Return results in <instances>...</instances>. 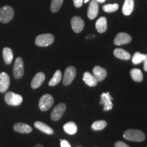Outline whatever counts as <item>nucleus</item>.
I'll list each match as a JSON object with an SVG mask.
<instances>
[{"label": "nucleus", "mask_w": 147, "mask_h": 147, "mask_svg": "<svg viewBox=\"0 0 147 147\" xmlns=\"http://www.w3.org/2000/svg\"><path fill=\"white\" fill-rule=\"evenodd\" d=\"M125 139L132 142H142L145 140V134L138 129H128L123 134Z\"/></svg>", "instance_id": "obj_1"}, {"label": "nucleus", "mask_w": 147, "mask_h": 147, "mask_svg": "<svg viewBox=\"0 0 147 147\" xmlns=\"http://www.w3.org/2000/svg\"><path fill=\"white\" fill-rule=\"evenodd\" d=\"M14 15V10L10 5H4L0 8V22L8 23L12 20Z\"/></svg>", "instance_id": "obj_2"}, {"label": "nucleus", "mask_w": 147, "mask_h": 147, "mask_svg": "<svg viewBox=\"0 0 147 147\" xmlns=\"http://www.w3.org/2000/svg\"><path fill=\"white\" fill-rule=\"evenodd\" d=\"M55 37L51 34H40L36 37L35 43L37 46L40 47H46L54 42Z\"/></svg>", "instance_id": "obj_3"}, {"label": "nucleus", "mask_w": 147, "mask_h": 147, "mask_svg": "<svg viewBox=\"0 0 147 147\" xmlns=\"http://www.w3.org/2000/svg\"><path fill=\"white\" fill-rule=\"evenodd\" d=\"M4 99L6 104L10 106H19L23 102V97L21 95L11 91L5 93Z\"/></svg>", "instance_id": "obj_4"}, {"label": "nucleus", "mask_w": 147, "mask_h": 147, "mask_svg": "<svg viewBox=\"0 0 147 147\" xmlns=\"http://www.w3.org/2000/svg\"><path fill=\"white\" fill-rule=\"evenodd\" d=\"M54 104V99L50 94L42 95L39 101V108L42 111H47Z\"/></svg>", "instance_id": "obj_5"}, {"label": "nucleus", "mask_w": 147, "mask_h": 147, "mask_svg": "<svg viewBox=\"0 0 147 147\" xmlns=\"http://www.w3.org/2000/svg\"><path fill=\"white\" fill-rule=\"evenodd\" d=\"M113 98L110 95L109 92L106 93H103L101 95V100H100V104L104 106V111H108L113 109Z\"/></svg>", "instance_id": "obj_6"}, {"label": "nucleus", "mask_w": 147, "mask_h": 147, "mask_svg": "<svg viewBox=\"0 0 147 147\" xmlns=\"http://www.w3.org/2000/svg\"><path fill=\"white\" fill-rule=\"evenodd\" d=\"M13 74L15 78L19 79L24 74V63L21 57L16 58L13 67Z\"/></svg>", "instance_id": "obj_7"}, {"label": "nucleus", "mask_w": 147, "mask_h": 147, "mask_svg": "<svg viewBox=\"0 0 147 147\" xmlns=\"http://www.w3.org/2000/svg\"><path fill=\"white\" fill-rule=\"evenodd\" d=\"M66 110V106L65 104L61 103V104H59L55 107L53 108L52 113H51V119L54 121H59L61 118L62 116L63 115Z\"/></svg>", "instance_id": "obj_8"}, {"label": "nucleus", "mask_w": 147, "mask_h": 147, "mask_svg": "<svg viewBox=\"0 0 147 147\" xmlns=\"http://www.w3.org/2000/svg\"><path fill=\"white\" fill-rule=\"evenodd\" d=\"M76 74V69L73 66H69L65 69L63 76V84L67 86L71 83Z\"/></svg>", "instance_id": "obj_9"}, {"label": "nucleus", "mask_w": 147, "mask_h": 147, "mask_svg": "<svg viewBox=\"0 0 147 147\" xmlns=\"http://www.w3.org/2000/svg\"><path fill=\"white\" fill-rule=\"evenodd\" d=\"M71 26L74 32L76 34H79L83 30L84 22L80 16H74L71 20Z\"/></svg>", "instance_id": "obj_10"}, {"label": "nucleus", "mask_w": 147, "mask_h": 147, "mask_svg": "<svg viewBox=\"0 0 147 147\" xmlns=\"http://www.w3.org/2000/svg\"><path fill=\"white\" fill-rule=\"evenodd\" d=\"M131 37L129 34L124 32H120L116 36L114 40V44L117 46H121L129 43L131 42Z\"/></svg>", "instance_id": "obj_11"}, {"label": "nucleus", "mask_w": 147, "mask_h": 147, "mask_svg": "<svg viewBox=\"0 0 147 147\" xmlns=\"http://www.w3.org/2000/svg\"><path fill=\"white\" fill-rule=\"evenodd\" d=\"M99 5L96 0H91L87 10V16L89 19L93 20L98 15Z\"/></svg>", "instance_id": "obj_12"}, {"label": "nucleus", "mask_w": 147, "mask_h": 147, "mask_svg": "<svg viewBox=\"0 0 147 147\" xmlns=\"http://www.w3.org/2000/svg\"><path fill=\"white\" fill-rule=\"evenodd\" d=\"M10 83V76L7 73H0V92L5 93L8 89Z\"/></svg>", "instance_id": "obj_13"}, {"label": "nucleus", "mask_w": 147, "mask_h": 147, "mask_svg": "<svg viewBox=\"0 0 147 147\" xmlns=\"http://www.w3.org/2000/svg\"><path fill=\"white\" fill-rule=\"evenodd\" d=\"M93 76L96 78L98 82L102 81L107 76V71L104 68L98 65L94 67V68L93 69Z\"/></svg>", "instance_id": "obj_14"}, {"label": "nucleus", "mask_w": 147, "mask_h": 147, "mask_svg": "<svg viewBox=\"0 0 147 147\" xmlns=\"http://www.w3.org/2000/svg\"><path fill=\"white\" fill-rule=\"evenodd\" d=\"M45 80V74L43 72H38L35 75V76L33 78L32 83H31V87L33 89H37L40 87L43 83V82Z\"/></svg>", "instance_id": "obj_15"}, {"label": "nucleus", "mask_w": 147, "mask_h": 147, "mask_svg": "<svg viewBox=\"0 0 147 147\" xmlns=\"http://www.w3.org/2000/svg\"><path fill=\"white\" fill-rule=\"evenodd\" d=\"M13 128L14 131L21 134H29L32 131V127L23 123H17L14 124Z\"/></svg>", "instance_id": "obj_16"}, {"label": "nucleus", "mask_w": 147, "mask_h": 147, "mask_svg": "<svg viewBox=\"0 0 147 147\" xmlns=\"http://www.w3.org/2000/svg\"><path fill=\"white\" fill-rule=\"evenodd\" d=\"M82 80L85 82L86 84H87L89 87H95L98 83L96 78L93 76V74H92L89 71L84 72L83 77H82Z\"/></svg>", "instance_id": "obj_17"}, {"label": "nucleus", "mask_w": 147, "mask_h": 147, "mask_svg": "<svg viewBox=\"0 0 147 147\" xmlns=\"http://www.w3.org/2000/svg\"><path fill=\"white\" fill-rule=\"evenodd\" d=\"M95 28L100 34H103L107 30V19L104 16H102L97 20L95 23Z\"/></svg>", "instance_id": "obj_18"}, {"label": "nucleus", "mask_w": 147, "mask_h": 147, "mask_svg": "<svg viewBox=\"0 0 147 147\" xmlns=\"http://www.w3.org/2000/svg\"><path fill=\"white\" fill-rule=\"evenodd\" d=\"M134 8V0H125L122 11L124 15L129 16L133 12Z\"/></svg>", "instance_id": "obj_19"}, {"label": "nucleus", "mask_w": 147, "mask_h": 147, "mask_svg": "<svg viewBox=\"0 0 147 147\" xmlns=\"http://www.w3.org/2000/svg\"><path fill=\"white\" fill-rule=\"evenodd\" d=\"M34 126L41 131L47 134H49V135H52V134H54V131H53V129L51 127L41 122V121H36V122H35Z\"/></svg>", "instance_id": "obj_20"}, {"label": "nucleus", "mask_w": 147, "mask_h": 147, "mask_svg": "<svg viewBox=\"0 0 147 147\" xmlns=\"http://www.w3.org/2000/svg\"><path fill=\"white\" fill-rule=\"evenodd\" d=\"M3 58L4 62L7 65H10L13 60V52L10 48L5 47L3 49Z\"/></svg>", "instance_id": "obj_21"}, {"label": "nucleus", "mask_w": 147, "mask_h": 147, "mask_svg": "<svg viewBox=\"0 0 147 147\" xmlns=\"http://www.w3.org/2000/svg\"><path fill=\"white\" fill-rule=\"evenodd\" d=\"M114 55L117 58L122 60H129L131 59V55L127 51L121 49H116L114 51Z\"/></svg>", "instance_id": "obj_22"}, {"label": "nucleus", "mask_w": 147, "mask_h": 147, "mask_svg": "<svg viewBox=\"0 0 147 147\" xmlns=\"http://www.w3.org/2000/svg\"><path fill=\"white\" fill-rule=\"evenodd\" d=\"M63 129L66 133L69 134V135H74L77 132V127L76 124L74 122H68L63 125Z\"/></svg>", "instance_id": "obj_23"}, {"label": "nucleus", "mask_w": 147, "mask_h": 147, "mask_svg": "<svg viewBox=\"0 0 147 147\" xmlns=\"http://www.w3.org/2000/svg\"><path fill=\"white\" fill-rule=\"evenodd\" d=\"M130 75L134 81L140 82L143 80V74L140 69L134 68L130 71Z\"/></svg>", "instance_id": "obj_24"}, {"label": "nucleus", "mask_w": 147, "mask_h": 147, "mask_svg": "<svg viewBox=\"0 0 147 147\" xmlns=\"http://www.w3.org/2000/svg\"><path fill=\"white\" fill-rule=\"evenodd\" d=\"M62 78V74L61 71L60 70H57L55 71L54 75H53V78L51 79V80L49 82V85L51 87H53V86L57 85L61 80Z\"/></svg>", "instance_id": "obj_25"}, {"label": "nucleus", "mask_w": 147, "mask_h": 147, "mask_svg": "<svg viewBox=\"0 0 147 147\" xmlns=\"http://www.w3.org/2000/svg\"><path fill=\"white\" fill-rule=\"evenodd\" d=\"M63 0H52L51 4V11L53 13H56L60 8H61V5L63 4Z\"/></svg>", "instance_id": "obj_26"}, {"label": "nucleus", "mask_w": 147, "mask_h": 147, "mask_svg": "<svg viewBox=\"0 0 147 147\" xmlns=\"http://www.w3.org/2000/svg\"><path fill=\"white\" fill-rule=\"evenodd\" d=\"M107 125V123L105 121H97L93 123L91 125V128L94 131H100L104 129Z\"/></svg>", "instance_id": "obj_27"}, {"label": "nucleus", "mask_w": 147, "mask_h": 147, "mask_svg": "<svg viewBox=\"0 0 147 147\" xmlns=\"http://www.w3.org/2000/svg\"><path fill=\"white\" fill-rule=\"evenodd\" d=\"M145 58H146V55L136 52L134 53L133 57H132V63L134 64H139L141 62L144 61Z\"/></svg>", "instance_id": "obj_28"}, {"label": "nucleus", "mask_w": 147, "mask_h": 147, "mask_svg": "<svg viewBox=\"0 0 147 147\" xmlns=\"http://www.w3.org/2000/svg\"><path fill=\"white\" fill-rule=\"evenodd\" d=\"M119 9L118 3H113V4H106L103 6V10L106 12L110 13V12H114Z\"/></svg>", "instance_id": "obj_29"}, {"label": "nucleus", "mask_w": 147, "mask_h": 147, "mask_svg": "<svg viewBox=\"0 0 147 147\" xmlns=\"http://www.w3.org/2000/svg\"><path fill=\"white\" fill-rule=\"evenodd\" d=\"M73 2L76 8H80L83 3V0H73Z\"/></svg>", "instance_id": "obj_30"}, {"label": "nucleus", "mask_w": 147, "mask_h": 147, "mask_svg": "<svg viewBox=\"0 0 147 147\" xmlns=\"http://www.w3.org/2000/svg\"><path fill=\"white\" fill-rule=\"evenodd\" d=\"M115 147H130L126 143L123 142H121V141H117V142H115Z\"/></svg>", "instance_id": "obj_31"}, {"label": "nucleus", "mask_w": 147, "mask_h": 147, "mask_svg": "<svg viewBox=\"0 0 147 147\" xmlns=\"http://www.w3.org/2000/svg\"><path fill=\"white\" fill-rule=\"evenodd\" d=\"M61 147H71L68 141L65 140H61Z\"/></svg>", "instance_id": "obj_32"}, {"label": "nucleus", "mask_w": 147, "mask_h": 147, "mask_svg": "<svg viewBox=\"0 0 147 147\" xmlns=\"http://www.w3.org/2000/svg\"><path fill=\"white\" fill-rule=\"evenodd\" d=\"M144 71H147V54L146 55V58L144 60Z\"/></svg>", "instance_id": "obj_33"}, {"label": "nucleus", "mask_w": 147, "mask_h": 147, "mask_svg": "<svg viewBox=\"0 0 147 147\" xmlns=\"http://www.w3.org/2000/svg\"><path fill=\"white\" fill-rule=\"evenodd\" d=\"M97 2H101V3H103L104 2V1H106V0H96Z\"/></svg>", "instance_id": "obj_34"}, {"label": "nucleus", "mask_w": 147, "mask_h": 147, "mask_svg": "<svg viewBox=\"0 0 147 147\" xmlns=\"http://www.w3.org/2000/svg\"><path fill=\"white\" fill-rule=\"evenodd\" d=\"M34 147H44V146H42V145H41V144H37Z\"/></svg>", "instance_id": "obj_35"}, {"label": "nucleus", "mask_w": 147, "mask_h": 147, "mask_svg": "<svg viewBox=\"0 0 147 147\" xmlns=\"http://www.w3.org/2000/svg\"><path fill=\"white\" fill-rule=\"evenodd\" d=\"M89 1V0H84L83 2H84V3H87Z\"/></svg>", "instance_id": "obj_36"}]
</instances>
